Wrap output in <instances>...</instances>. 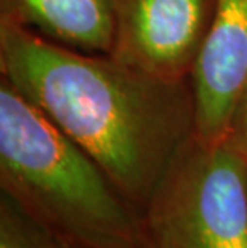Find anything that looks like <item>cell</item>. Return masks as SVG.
I'll list each match as a JSON object with an SVG mask.
<instances>
[{"instance_id": "cell-1", "label": "cell", "mask_w": 247, "mask_h": 248, "mask_svg": "<svg viewBox=\"0 0 247 248\" xmlns=\"http://www.w3.org/2000/svg\"><path fill=\"white\" fill-rule=\"evenodd\" d=\"M0 77L88 152L141 212L194 135L191 78L162 80L23 26L0 23Z\"/></svg>"}, {"instance_id": "cell-5", "label": "cell", "mask_w": 247, "mask_h": 248, "mask_svg": "<svg viewBox=\"0 0 247 248\" xmlns=\"http://www.w3.org/2000/svg\"><path fill=\"white\" fill-rule=\"evenodd\" d=\"M190 78L194 135L207 144H222L247 90V0H217Z\"/></svg>"}, {"instance_id": "cell-9", "label": "cell", "mask_w": 247, "mask_h": 248, "mask_svg": "<svg viewBox=\"0 0 247 248\" xmlns=\"http://www.w3.org/2000/svg\"><path fill=\"white\" fill-rule=\"evenodd\" d=\"M51 248H87V247L77 245L74 242H69V240L56 239V237L51 235Z\"/></svg>"}, {"instance_id": "cell-6", "label": "cell", "mask_w": 247, "mask_h": 248, "mask_svg": "<svg viewBox=\"0 0 247 248\" xmlns=\"http://www.w3.org/2000/svg\"><path fill=\"white\" fill-rule=\"evenodd\" d=\"M0 23L85 53L109 55L113 48V0H0Z\"/></svg>"}, {"instance_id": "cell-2", "label": "cell", "mask_w": 247, "mask_h": 248, "mask_svg": "<svg viewBox=\"0 0 247 248\" xmlns=\"http://www.w3.org/2000/svg\"><path fill=\"white\" fill-rule=\"evenodd\" d=\"M0 192L56 239L152 248L143 212L95 159L0 77Z\"/></svg>"}, {"instance_id": "cell-7", "label": "cell", "mask_w": 247, "mask_h": 248, "mask_svg": "<svg viewBox=\"0 0 247 248\" xmlns=\"http://www.w3.org/2000/svg\"><path fill=\"white\" fill-rule=\"evenodd\" d=\"M0 248H51V234L0 192Z\"/></svg>"}, {"instance_id": "cell-3", "label": "cell", "mask_w": 247, "mask_h": 248, "mask_svg": "<svg viewBox=\"0 0 247 248\" xmlns=\"http://www.w3.org/2000/svg\"><path fill=\"white\" fill-rule=\"evenodd\" d=\"M152 248H247V162L193 135L143 210Z\"/></svg>"}, {"instance_id": "cell-8", "label": "cell", "mask_w": 247, "mask_h": 248, "mask_svg": "<svg viewBox=\"0 0 247 248\" xmlns=\"http://www.w3.org/2000/svg\"><path fill=\"white\" fill-rule=\"evenodd\" d=\"M223 144L233 149L247 162V90L241 96L230 120Z\"/></svg>"}, {"instance_id": "cell-4", "label": "cell", "mask_w": 247, "mask_h": 248, "mask_svg": "<svg viewBox=\"0 0 247 248\" xmlns=\"http://www.w3.org/2000/svg\"><path fill=\"white\" fill-rule=\"evenodd\" d=\"M217 0H113L109 56L162 80L191 77Z\"/></svg>"}]
</instances>
